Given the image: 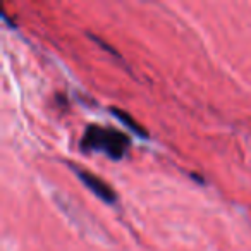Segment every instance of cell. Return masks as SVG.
Instances as JSON below:
<instances>
[{"label": "cell", "mask_w": 251, "mask_h": 251, "mask_svg": "<svg viewBox=\"0 0 251 251\" xmlns=\"http://www.w3.org/2000/svg\"><path fill=\"white\" fill-rule=\"evenodd\" d=\"M131 147V140L115 127L100 124L86 126L81 138V150L101 151L112 160H121Z\"/></svg>", "instance_id": "6da1fadb"}, {"label": "cell", "mask_w": 251, "mask_h": 251, "mask_svg": "<svg viewBox=\"0 0 251 251\" xmlns=\"http://www.w3.org/2000/svg\"><path fill=\"white\" fill-rule=\"evenodd\" d=\"M71 169L76 172V176L79 177V181L83 182V184L86 186V188L90 189L95 196H98L101 201L108 203V205L117 203V193H115V189L112 188L110 184H107L100 176L93 174V172H90V171H84V169L77 167L76 164H71Z\"/></svg>", "instance_id": "7a4b0ae2"}, {"label": "cell", "mask_w": 251, "mask_h": 251, "mask_svg": "<svg viewBox=\"0 0 251 251\" xmlns=\"http://www.w3.org/2000/svg\"><path fill=\"white\" fill-rule=\"evenodd\" d=\"M110 112L115 115V117L119 119V121L122 122V124L127 126V127H129V129L133 131V133L140 134L141 138H147V136H148V131L145 129V127L140 124V122L134 121V119L131 117V115L127 114V112H126V110H121V108H117V107H112V108H110Z\"/></svg>", "instance_id": "3957f363"}]
</instances>
